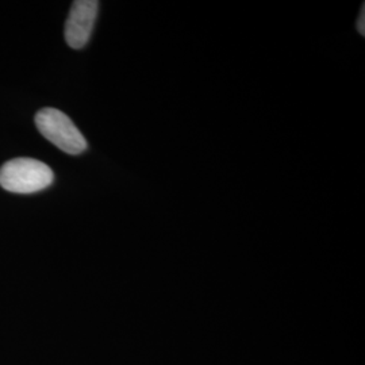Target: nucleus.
Segmentation results:
<instances>
[{
    "mask_svg": "<svg viewBox=\"0 0 365 365\" xmlns=\"http://www.w3.org/2000/svg\"><path fill=\"white\" fill-rule=\"evenodd\" d=\"M39 133L54 146L68 155H80L87 149V141L72 119L57 108H43L36 115Z\"/></svg>",
    "mask_w": 365,
    "mask_h": 365,
    "instance_id": "obj_2",
    "label": "nucleus"
},
{
    "mask_svg": "<svg viewBox=\"0 0 365 365\" xmlns=\"http://www.w3.org/2000/svg\"><path fill=\"white\" fill-rule=\"evenodd\" d=\"M53 180V170L34 158H14L0 168V185L14 194L38 192L48 188Z\"/></svg>",
    "mask_w": 365,
    "mask_h": 365,
    "instance_id": "obj_1",
    "label": "nucleus"
},
{
    "mask_svg": "<svg viewBox=\"0 0 365 365\" xmlns=\"http://www.w3.org/2000/svg\"><path fill=\"white\" fill-rule=\"evenodd\" d=\"M99 11V1H73L66 22V41L72 49L84 48L91 38L93 25Z\"/></svg>",
    "mask_w": 365,
    "mask_h": 365,
    "instance_id": "obj_3",
    "label": "nucleus"
},
{
    "mask_svg": "<svg viewBox=\"0 0 365 365\" xmlns=\"http://www.w3.org/2000/svg\"><path fill=\"white\" fill-rule=\"evenodd\" d=\"M357 31L361 36H365V4H363V7H361V14H360V18L357 21Z\"/></svg>",
    "mask_w": 365,
    "mask_h": 365,
    "instance_id": "obj_4",
    "label": "nucleus"
}]
</instances>
